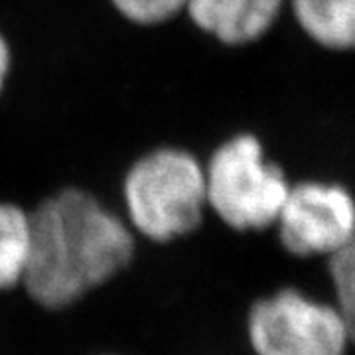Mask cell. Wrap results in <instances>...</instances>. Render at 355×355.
I'll return each mask as SVG.
<instances>
[{
    "mask_svg": "<svg viewBox=\"0 0 355 355\" xmlns=\"http://www.w3.org/2000/svg\"><path fill=\"white\" fill-rule=\"evenodd\" d=\"M137 254L125 217L81 188L51 193L30 211L22 291L46 312H64L119 279Z\"/></svg>",
    "mask_w": 355,
    "mask_h": 355,
    "instance_id": "cell-1",
    "label": "cell"
},
{
    "mask_svg": "<svg viewBox=\"0 0 355 355\" xmlns=\"http://www.w3.org/2000/svg\"><path fill=\"white\" fill-rule=\"evenodd\" d=\"M123 200L135 235L156 245L188 237L207 209L203 164L184 148L150 150L128 168Z\"/></svg>",
    "mask_w": 355,
    "mask_h": 355,
    "instance_id": "cell-2",
    "label": "cell"
},
{
    "mask_svg": "<svg viewBox=\"0 0 355 355\" xmlns=\"http://www.w3.org/2000/svg\"><path fill=\"white\" fill-rule=\"evenodd\" d=\"M203 172L207 209L223 225L241 233L272 227L291 190L284 170L249 132L221 142Z\"/></svg>",
    "mask_w": 355,
    "mask_h": 355,
    "instance_id": "cell-3",
    "label": "cell"
},
{
    "mask_svg": "<svg viewBox=\"0 0 355 355\" xmlns=\"http://www.w3.org/2000/svg\"><path fill=\"white\" fill-rule=\"evenodd\" d=\"M254 355H345L349 336L336 306L298 288L257 298L245 318Z\"/></svg>",
    "mask_w": 355,
    "mask_h": 355,
    "instance_id": "cell-4",
    "label": "cell"
},
{
    "mask_svg": "<svg viewBox=\"0 0 355 355\" xmlns=\"http://www.w3.org/2000/svg\"><path fill=\"white\" fill-rule=\"evenodd\" d=\"M272 227L280 245L298 259L326 257L355 239V198L336 182L291 184Z\"/></svg>",
    "mask_w": 355,
    "mask_h": 355,
    "instance_id": "cell-5",
    "label": "cell"
},
{
    "mask_svg": "<svg viewBox=\"0 0 355 355\" xmlns=\"http://www.w3.org/2000/svg\"><path fill=\"white\" fill-rule=\"evenodd\" d=\"M286 0H188L186 12L207 36L225 46H247L279 20Z\"/></svg>",
    "mask_w": 355,
    "mask_h": 355,
    "instance_id": "cell-6",
    "label": "cell"
},
{
    "mask_svg": "<svg viewBox=\"0 0 355 355\" xmlns=\"http://www.w3.org/2000/svg\"><path fill=\"white\" fill-rule=\"evenodd\" d=\"M298 28L320 48L355 50V0H286Z\"/></svg>",
    "mask_w": 355,
    "mask_h": 355,
    "instance_id": "cell-7",
    "label": "cell"
},
{
    "mask_svg": "<svg viewBox=\"0 0 355 355\" xmlns=\"http://www.w3.org/2000/svg\"><path fill=\"white\" fill-rule=\"evenodd\" d=\"M30 253V211L0 202V292L22 286Z\"/></svg>",
    "mask_w": 355,
    "mask_h": 355,
    "instance_id": "cell-8",
    "label": "cell"
},
{
    "mask_svg": "<svg viewBox=\"0 0 355 355\" xmlns=\"http://www.w3.org/2000/svg\"><path fill=\"white\" fill-rule=\"evenodd\" d=\"M336 310L340 312L349 343L355 345V239L328 259Z\"/></svg>",
    "mask_w": 355,
    "mask_h": 355,
    "instance_id": "cell-9",
    "label": "cell"
},
{
    "mask_svg": "<svg viewBox=\"0 0 355 355\" xmlns=\"http://www.w3.org/2000/svg\"><path fill=\"white\" fill-rule=\"evenodd\" d=\"M111 4L132 24L156 26L184 12L188 0H111Z\"/></svg>",
    "mask_w": 355,
    "mask_h": 355,
    "instance_id": "cell-10",
    "label": "cell"
},
{
    "mask_svg": "<svg viewBox=\"0 0 355 355\" xmlns=\"http://www.w3.org/2000/svg\"><path fill=\"white\" fill-rule=\"evenodd\" d=\"M10 65H12V53H10V46L4 38V34L0 32V93L6 85V79L10 73Z\"/></svg>",
    "mask_w": 355,
    "mask_h": 355,
    "instance_id": "cell-11",
    "label": "cell"
},
{
    "mask_svg": "<svg viewBox=\"0 0 355 355\" xmlns=\"http://www.w3.org/2000/svg\"><path fill=\"white\" fill-rule=\"evenodd\" d=\"M105 355H114V354H105Z\"/></svg>",
    "mask_w": 355,
    "mask_h": 355,
    "instance_id": "cell-12",
    "label": "cell"
}]
</instances>
